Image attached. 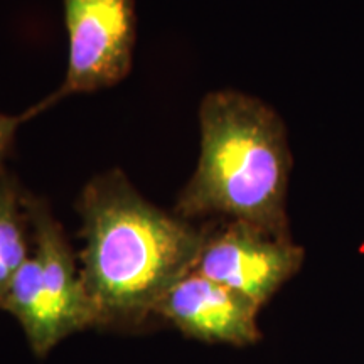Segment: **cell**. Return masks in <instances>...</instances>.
I'll use <instances>...</instances> for the list:
<instances>
[{
    "label": "cell",
    "mask_w": 364,
    "mask_h": 364,
    "mask_svg": "<svg viewBox=\"0 0 364 364\" xmlns=\"http://www.w3.org/2000/svg\"><path fill=\"white\" fill-rule=\"evenodd\" d=\"M26 189L7 172L0 179V307L17 272L33 253Z\"/></svg>",
    "instance_id": "cell-7"
},
{
    "label": "cell",
    "mask_w": 364,
    "mask_h": 364,
    "mask_svg": "<svg viewBox=\"0 0 364 364\" xmlns=\"http://www.w3.org/2000/svg\"><path fill=\"white\" fill-rule=\"evenodd\" d=\"M306 252L245 221L208 223L193 272L215 280L263 307L299 273Z\"/></svg>",
    "instance_id": "cell-5"
},
{
    "label": "cell",
    "mask_w": 364,
    "mask_h": 364,
    "mask_svg": "<svg viewBox=\"0 0 364 364\" xmlns=\"http://www.w3.org/2000/svg\"><path fill=\"white\" fill-rule=\"evenodd\" d=\"M70 41L63 85L31 107L34 115L59 100L110 88L129 76L136 36L135 0H63Z\"/></svg>",
    "instance_id": "cell-4"
},
{
    "label": "cell",
    "mask_w": 364,
    "mask_h": 364,
    "mask_svg": "<svg viewBox=\"0 0 364 364\" xmlns=\"http://www.w3.org/2000/svg\"><path fill=\"white\" fill-rule=\"evenodd\" d=\"M24 201L33 253L12 280L0 311L17 318L33 353L44 358L73 332L97 326V316L49 203L27 191Z\"/></svg>",
    "instance_id": "cell-3"
},
{
    "label": "cell",
    "mask_w": 364,
    "mask_h": 364,
    "mask_svg": "<svg viewBox=\"0 0 364 364\" xmlns=\"http://www.w3.org/2000/svg\"><path fill=\"white\" fill-rule=\"evenodd\" d=\"M81 279L97 326L140 324L193 272L204 226L154 206L120 169L95 176L78 199Z\"/></svg>",
    "instance_id": "cell-1"
},
{
    "label": "cell",
    "mask_w": 364,
    "mask_h": 364,
    "mask_svg": "<svg viewBox=\"0 0 364 364\" xmlns=\"http://www.w3.org/2000/svg\"><path fill=\"white\" fill-rule=\"evenodd\" d=\"M199 161L176 215L245 221L292 238L287 193L294 157L279 113L252 95L213 91L199 105Z\"/></svg>",
    "instance_id": "cell-2"
},
{
    "label": "cell",
    "mask_w": 364,
    "mask_h": 364,
    "mask_svg": "<svg viewBox=\"0 0 364 364\" xmlns=\"http://www.w3.org/2000/svg\"><path fill=\"white\" fill-rule=\"evenodd\" d=\"M260 309L241 294L191 272L164 294L154 316L204 343L250 346L262 338Z\"/></svg>",
    "instance_id": "cell-6"
},
{
    "label": "cell",
    "mask_w": 364,
    "mask_h": 364,
    "mask_svg": "<svg viewBox=\"0 0 364 364\" xmlns=\"http://www.w3.org/2000/svg\"><path fill=\"white\" fill-rule=\"evenodd\" d=\"M33 110H26L22 115H4L0 113V179L7 174V159L11 156L14 147V139L19 125L34 118Z\"/></svg>",
    "instance_id": "cell-8"
}]
</instances>
